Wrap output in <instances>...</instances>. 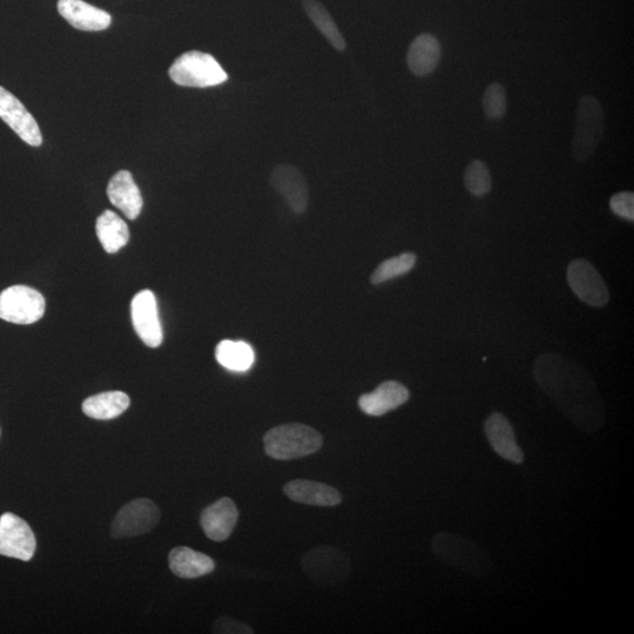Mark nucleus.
Listing matches in <instances>:
<instances>
[{
	"label": "nucleus",
	"instance_id": "f257e3e1",
	"mask_svg": "<svg viewBox=\"0 0 634 634\" xmlns=\"http://www.w3.org/2000/svg\"><path fill=\"white\" fill-rule=\"evenodd\" d=\"M534 374L545 394L578 429L595 434L604 427L602 396L583 367L563 356L544 354L536 360Z\"/></svg>",
	"mask_w": 634,
	"mask_h": 634
},
{
	"label": "nucleus",
	"instance_id": "f03ea898",
	"mask_svg": "<svg viewBox=\"0 0 634 634\" xmlns=\"http://www.w3.org/2000/svg\"><path fill=\"white\" fill-rule=\"evenodd\" d=\"M431 549L438 561L464 575L485 578L494 570L488 551L467 537L440 532L433 538Z\"/></svg>",
	"mask_w": 634,
	"mask_h": 634
},
{
	"label": "nucleus",
	"instance_id": "7ed1b4c3",
	"mask_svg": "<svg viewBox=\"0 0 634 634\" xmlns=\"http://www.w3.org/2000/svg\"><path fill=\"white\" fill-rule=\"evenodd\" d=\"M263 445L273 460L293 461L316 454L322 448L323 437L306 424L288 423L267 431Z\"/></svg>",
	"mask_w": 634,
	"mask_h": 634
},
{
	"label": "nucleus",
	"instance_id": "20e7f679",
	"mask_svg": "<svg viewBox=\"0 0 634 634\" xmlns=\"http://www.w3.org/2000/svg\"><path fill=\"white\" fill-rule=\"evenodd\" d=\"M170 77L175 84L205 89L224 84L228 74L213 56L200 51L181 55L170 67Z\"/></svg>",
	"mask_w": 634,
	"mask_h": 634
},
{
	"label": "nucleus",
	"instance_id": "39448f33",
	"mask_svg": "<svg viewBox=\"0 0 634 634\" xmlns=\"http://www.w3.org/2000/svg\"><path fill=\"white\" fill-rule=\"evenodd\" d=\"M604 134V112L597 98L584 96L580 98L576 128L572 140V155L583 163L596 153Z\"/></svg>",
	"mask_w": 634,
	"mask_h": 634
},
{
	"label": "nucleus",
	"instance_id": "423d86ee",
	"mask_svg": "<svg viewBox=\"0 0 634 634\" xmlns=\"http://www.w3.org/2000/svg\"><path fill=\"white\" fill-rule=\"evenodd\" d=\"M45 299L36 289L12 286L0 294V319L16 325H32L42 319Z\"/></svg>",
	"mask_w": 634,
	"mask_h": 634
},
{
	"label": "nucleus",
	"instance_id": "0eeeda50",
	"mask_svg": "<svg viewBox=\"0 0 634 634\" xmlns=\"http://www.w3.org/2000/svg\"><path fill=\"white\" fill-rule=\"evenodd\" d=\"M350 561L345 552L332 546H321L306 553L302 558V569L306 576L320 585H335L343 582L350 572Z\"/></svg>",
	"mask_w": 634,
	"mask_h": 634
},
{
	"label": "nucleus",
	"instance_id": "6e6552de",
	"mask_svg": "<svg viewBox=\"0 0 634 634\" xmlns=\"http://www.w3.org/2000/svg\"><path fill=\"white\" fill-rule=\"evenodd\" d=\"M160 518V510L151 499H134L113 519L111 536L123 539L145 535L158 525Z\"/></svg>",
	"mask_w": 634,
	"mask_h": 634
},
{
	"label": "nucleus",
	"instance_id": "1a4fd4ad",
	"mask_svg": "<svg viewBox=\"0 0 634 634\" xmlns=\"http://www.w3.org/2000/svg\"><path fill=\"white\" fill-rule=\"evenodd\" d=\"M568 282L580 301L592 307H604L610 300L609 289L596 267L586 260H575L568 268Z\"/></svg>",
	"mask_w": 634,
	"mask_h": 634
},
{
	"label": "nucleus",
	"instance_id": "9d476101",
	"mask_svg": "<svg viewBox=\"0 0 634 634\" xmlns=\"http://www.w3.org/2000/svg\"><path fill=\"white\" fill-rule=\"evenodd\" d=\"M36 545L35 534L24 519L11 512L0 517V555L29 562Z\"/></svg>",
	"mask_w": 634,
	"mask_h": 634
},
{
	"label": "nucleus",
	"instance_id": "9b49d317",
	"mask_svg": "<svg viewBox=\"0 0 634 634\" xmlns=\"http://www.w3.org/2000/svg\"><path fill=\"white\" fill-rule=\"evenodd\" d=\"M131 315L134 329L146 346L158 348L164 340L159 319L158 303L151 290H141L132 301Z\"/></svg>",
	"mask_w": 634,
	"mask_h": 634
},
{
	"label": "nucleus",
	"instance_id": "f8f14e48",
	"mask_svg": "<svg viewBox=\"0 0 634 634\" xmlns=\"http://www.w3.org/2000/svg\"><path fill=\"white\" fill-rule=\"evenodd\" d=\"M0 118L8 124L17 136L30 146L38 147L43 143L42 132L32 114L25 109L20 100L0 86Z\"/></svg>",
	"mask_w": 634,
	"mask_h": 634
},
{
	"label": "nucleus",
	"instance_id": "ddd939ff",
	"mask_svg": "<svg viewBox=\"0 0 634 634\" xmlns=\"http://www.w3.org/2000/svg\"><path fill=\"white\" fill-rule=\"evenodd\" d=\"M271 185L282 195L295 214H303L309 204V190L305 177L293 165H280L274 168Z\"/></svg>",
	"mask_w": 634,
	"mask_h": 634
},
{
	"label": "nucleus",
	"instance_id": "4468645a",
	"mask_svg": "<svg viewBox=\"0 0 634 634\" xmlns=\"http://www.w3.org/2000/svg\"><path fill=\"white\" fill-rule=\"evenodd\" d=\"M484 433L487 436L491 448L503 460L514 464H522L525 456L519 447L515 430L510 421L501 413L491 414L484 424Z\"/></svg>",
	"mask_w": 634,
	"mask_h": 634
},
{
	"label": "nucleus",
	"instance_id": "2eb2a0df",
	"mask_svg": "<svg viewBox=\"0 0 634 634\" xmlns=\"http://www.w3.org/2000/svg\"><path fill=\"white\" fill-rule=\"evenodd\" d=\"M239 510L233 499L222 497L202 511L200 524L205 535L214 542H224L233 534Z\"/></svg>",
	"mask_w": 634,
	"mask_h": 634
},
{
	"label": "nucleus",
	"instance_id": "dca6fc26",
	"mask_svg": "<svg viewBox=\"0 0 634 634\" xmlns=\"http://www.w3.org/2000/svg\"><path fill=\"white\" fill-rule=\"evenodd\" d=\"M409 397V390L403 384L387 381L381 383L372 393L362 395L359 407L368 416L380 417L403 406Z\"/></svg>",
	"mask_w": 634,
	"mask_h": 634
},
{
	"label": "nucleus",
	"instance_id": "f3484780",
	"mask_svg": "<svg viewBox=\"0 0 634 634\" xmlns=\"http://www.w3.org/2000/svg\"><path fill=\"white\" fill-rule=\"evenodd\" d=\"M290 501L310 507L332 508L341 504L342 495L330 485L309 480L290 481L283 488Z\"/></svg>",
	"mask_w": 634,
	"mask_h": 634
},
{
	"label": "nucleus",
	"instance_id": "a211bd4d",
	"mask_svg": "<svg viewBox=\"0 0 634 634\" xmlns=\"http://www.w3.org/2000/svg\"><path fill=\"white\" fill-rule=\"evenodd\" d=\"M58 11L73 28L82 31H104L112 23L110 13L83 0H59Z\"/></svg>",
	"mask_w": 634,
	"mask_h": 634
},
{
	"label": "nucleus",
	"instance_id": "6ab92c4d",
	"mask_svg": "<svg viewBox=\"0 0 634 634\" xmlns=\"http://www.w3.org/2000/svg\"><path fill=\"white\" fill-rule=\"evenodd\" d=\"M107 195L112 205L120 209L127 219L139 217L144 200L130 172L120 171L114 175L107 187Z\"/></svg>",
	"mask_w": 634,
	"mask_h": 634
},
{
	"label": "nucleus",
	"instance_id": "aec40b11",
	"mask_svg": "<svg viewBox=\"0 0 634 634\" xmlns=\"http://www.w3.org/2000/svg\"><path fill=\"white\" fill-rule=\"evenodd\" d=\"M168 563L174 575L182 579L204 577L215 569V563L211 557L187 546H178L173 549L168 556Z\"/></svg>",
	"mask_w": 634,
	"mask_h": 634
},
{
	"label": "nucleus",
	"instance_id": "412c9836",
	"mask_svg": "<svg viewBox=\"0 0 634 634\" xmlns=\"http://www.w3.org/2000/svg\"><path fill=\"white\" fill-rule=\"evenodd\" d=\"M442 56L437 38L423 33L414 39L408 51L407 62L411 72L417 77H426L436 70Z\"/></svg>",
	"mask_w": 634,
	"mask_h": 634
},
{
	"label": "nucleus",
	"instance_id": "4be33fe9",
	"mask_svg": "<svg viewBox=\"0 0 634 634\" xmlns=\"http://www.w3.org/2000/svg\"><path fill=\"white\" fill-rule=\"evenodd\" d=\"M130 407V397L123 391H107L86 399L83 403V411L86 416L94 420H113Z\"/></svg>",
	"mask_w": 634,
	"mask_h": 634
},
{
	"label": "nucleus",
	"instance_id": "5701e85b",
	"mask_svg": "<svg viewBox=\"0 0 634 634\" xmlns=\"http://www.w3.org/2000/svg\"><path fill=\"white\" fill-rule=\"evenodd\" d=\"M96 229L101 246L110 254L119 252L130 240L126 222L112 211H105L100 215Z\"/></svg>",
	"mask_w": 634,
	"mask_h": 634
},
{
	"label": "nucleus",
	"instance_id": "b1692460",
	"mask_svg": "<svg viewBox=\"0 0 634 634\" xmlns=\"http://www.w3.org/2000/svg\"><path fill=\"white\" fill-rule=\"evenodd\" d=\"M215 357L222 367L232 372H247L255 360L254 350L244 341L225 340L219 343Z\"/></svg>",
	"mask_w": 634,
	"mask_h": 634
},
{
	"label": "nucleus",
	"instance_id": "393cba45",
	"mask_svg": "<svg viewBox=\"0 0 634 634\" xmlns=\"http://www.w3.org/2000/svg\"><path fill=\"white\" fill-rule=\"evenodd\" d=\"M303 9H305L307 16L335 50H346V39L343 38L339 26L336 25L333 17L330 16V13L320 0H303Z\"/></svg>",
	"mask_w": 634,
	"mask_h": 634
},
{
	"label": "nucleus",
	"instance_id": "a878e982",
	"mask_svg": "<svg viewBox=\"0 0 634 634\" xmlns=\"http://www.w3.org/2000/svg\"><path fill=\"white\" fill-rule=\"evenodd\" d=\"M416 255L413 253H403L394 256L380 263L370 278L373 285H381V283L399 278L404 274H408L416 265Z\"/></svg>",
	"mask_w": 634,
	"mask_h": 634
},
{
	"label": "nucleus",
	"instance_id": "bb28decb",
	"mask_svg": "<svg viewBox=\"0 0 634 634\" xmlns=\"http://www.w3.org/2000/svg\"><path fill=\"white\" fill-rule=\"evenodd\" d=\"M464 185L474 197L482 198L489 194L492 181L488 166L481 160L472 161L464 172Z\"/></svg>",
	"mask_w": 634,
	"mask_h": 634
},
{
	"label": "nucleus",
	"instance_id": "cd10ccee",
	"mask_svg": "<svg viewBox=\"0 0 634 634\" xmlns=\"http://www.w3.org/2000/svg\"><path fill=\"white\" fill-rule=\"evenodd\" d=\"M485 116L491 120H502L507 114V93L501 84H491L483 97Z\"/></svg>",
	"mask_w": 634,
	"mask_h": 634
},
{
	"label": "nucleus",
	"instance_id": "c85d7f7f",
	"mask_svg": "<svg viewBox=\"0 0 634 634\" xmlns=\"http://www.w3.org/2000/svg\"><path fill=\"white\" fill-rule=\"evenodd\" d=\"M610 208L617 217L633 222L634 194L632 192H622L613 195L610 200Z\"/></svg>",
	"mask_w": 634,
	"mask_h": 634
},
{
	"label": "nucleus",
	"instance_id": "c756f323",
	"mask_svg": "<svg viewBox=\"0 0 634 634\" xmlns=\"http://www.w3.org/2000/svg\"><path fill=\"white\" fill-rule=\"evenodd\" d=\"M215 633L224 634H253L254 631L251 626L239 620L222 617L214 624Z\"/></svg>",
	"mask_w": 634,
	"mask_h": 634
}]
</instances>
